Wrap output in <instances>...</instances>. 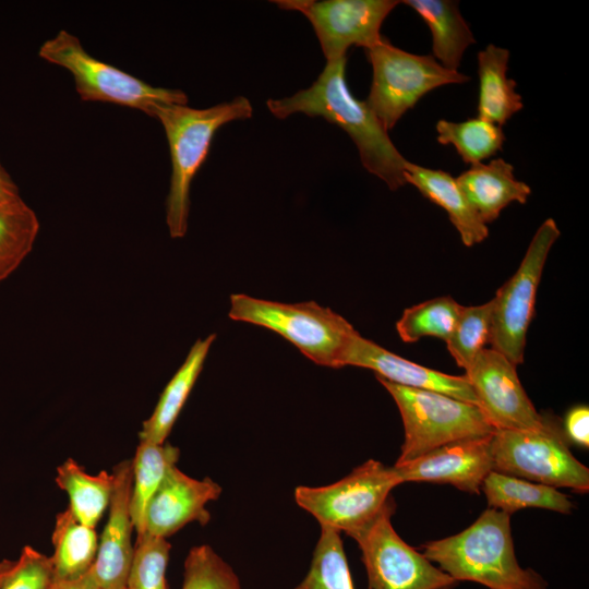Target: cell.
<instances>
[{
	"label": "cell",
	"instance_id": "obj_3",
	"mask_svg": "<svg viewBox=\"0 0 589 589\" xmlns=\"http://www.w3.org/2000/svg\"><path fill=\"white\" fill-rule=\"evenodd\" d=\"M253 107L244 96L209 108L158 103L149 112L166 133L171 176L166 200V221L171 238H182L188 229L191 183L208 156L216 132L226 123L251 118Z\"/></svg>",
	"mask_w": 589,
	"mask_h": 589
},
{
	"label": "cell",
	"instance_id": "obj_18",
	"mask_svg": "<svg viewBox=\"0 0 589 589\" xmlns=\"http://www.w3.org/2000/svg\"><path fill=\"white\" fill-rule=\"evenodd\" d=\"M456 181L480 220H496L501 212L513 202L525 204L531 193L530 187L516 179L514 167L503 158L488 164L472 165Z\"/></svg>",
	"mask_w": 589,
	"mask_h": 589
},
{
	"label": "cell",
	"instance_id": "obj_23",
	"mask_svg": "<svg viewBox=\"0 0 589 589\" xmlns=\"http://www.w3.org/2000/svg\"><path fill=\"white\" fill-rule=\"evenodd\" d=\"M481 489L486 496L489 508L509 516L528 507L544 508L561 514H570L574 507L573 502L555 488L494 470L485 477Z\"/></svg>",
	"mask_w": 589,
	"mask_h": 589
},
{
	"label": "cell",
	"instance_id": "obj_2",
	"mask_svg": "<svg viewBox=\"0 0 589 589\" xmlns=\"http://www.w3.org/2000/svg\"><path fill=\"white\" fill-rule=\"evenodd\" d=\"M423 555L456 581L489 589H546V581L516 558L509 515L485 509L461 532L423 544Z\"/></svg>",
	"mask_w": 589,
	"mask_h": 589
},
{
	"label": "cell",
	"instance_id": "obj_21",
	"mask_svg": "<svg viewBox=\"0 0 589 589\" xmlns=\"http://www.w3.org/2000/svg\"><path fill=\"white\" fill-rule=\"evenodd\" d=\"M509 51L493 44L478 52V118L502 127L524 108L517 83L507 77Z\"/></svg>",
	"mask_w": 589,
	"mask_h": 589
},
{
	"label": "cell",
	"instance_id": "obj_13",
	"mask_svg": "<svg viewBox=\"0 0 589 589\" xmlns=\"http://www.w3.org/2000/svg\"><path fill=\"white\" fill-rule=\"evenodd\" d=\"M478 406L495 430H529L544 422L526 394L516 365L501 352L484 348L465 370Z\"/></svg>",
	"mask_w": 589,
	"mask_h": 589
},
{
	"label": "cell",
	"instance_id": "obj_37",
	"mask_svg": "<svg viewBox=\"0 0 589 589\" xmlns=\"http://www.w3.org/2000/svg\"><path fill=\"white\" fill-rule=\"evenodd\" d=\"M56 585L58 589H99L89 576L88 572L76 579L56 581Z\"/></svg>",
	"mask_w": 589,
	"mask_h": 589
},
{
	"label": "cell",
	"instance_id": "obj_6",
	"mask_svg": "<svg viewBox=\"0 0 589 589\" xmlns=\"http://www.w3.org/2000/svg\"><path fill=\"white\" fill-rule=\"evenodd\" d=\"M372 67V83L365 100L386 131L431 91L447 84H464L470 77L444 68L433 56H421L394 46L386 37L364 49Z\"/></svg>",
	"mask_w": 589,
	"mask_h": 589
},
{
	"label": "cell",
	"instance_id": "obj_20",
	"mask_svg": "<svg viewBox=\"0 0 589 589\" xmlns=\"http://www.w3.org/2000/svg\"><path fill=\"white\" fill-rule=\"evenodd\" d=\"M216 335L197 339L180 369L169 381L151 414L143 422L140 442L165 443L181 409L183 408L207 357Z\"/></svg>",
	"mask_w": 589,
	"mask_h": 589
},
{
	"label": "cell",
	"instance_id": "obj_12",
	"mask_svg": "<svg viewBox=\"0 0 589 589\" xmlns=\"http://www.w3.org/2000/svg\"><path fill=\"white\" fill-rule=\"evenodd\" d=\"M278 8L302 13L311 23L326 62L347 57L351 46L366 49L381 38V26L395 0H277Z\"/></svg>",
	"mask_w": 589,
	"mask_h": 589
},
{
	"label": "cell",
	"instance_id": "obj_24",
	"mask_svg": "<svg viewBox=\"0 0 589 589\" xmlns=\"http://www.w3.org/2000/svg\"><path fill=\"white\" fill-rule=\"evenodd\" d=\"M51 540L56 581L76 579L91 569L98 548L95 528L80 522L69 507L57 514Z\"/></svg>",
	"mask_w": 589,
	"mask_h": 589
},
{
	"label": "cell",
	"instance_id": "obj_10",
	"mask_svg": "<svg viewBox=\"0 0 589 589\" xmlns=\"http://www.w3.org/2000/svg\"><path fill=\"white\" fill-rule=\"evenodd\" d=\"M560 235L555 220L545 219L533 235L516 273L492 299L490 346L515 365L525 360L527 332L534 315L537 290L550 250Z\"/></svg>",
	"mask_w": 589,
	"mask_h": 589
},
{
	"label": "cell",
	"instance_id": "obj_15",
	"mask_svg": "<svg viewBox=\"0 0 589 589\" xmlns=\"http://www.w3.org/2000/svg\"><path fill=\"white\" fill-rule=\"evenodd\" d=\"M113 490L109 504V516L97 554L88 570L99 589H125L133 556L131 533L132 460L119 462L111 472Z\"/></svg>",
	"mask_w": 589,
	"mask_h": 589
},
{
	"label": "cell",
	"instance_id": "obj_27",
	"mask_svg": "<svg viewBox=\"0 0 589 589\" xmlns=\"http://www.w3.org/2000/svg\"><path fill=\"white\" fill-rule=\"evenodd\" d=\"M38 232L37 215L21 196L0 201V284L31 253Z\"/></svg>",
	"mask_w": 589,
	"mask_h": 589
},
{
	"label": "cell",
	"instance_id": "obj_38",
	"mask_svg": "<svg viewBox=\"0 0 589 589\" xmlns=\"http://www.w3.org/2000/svg\"><path fill=\"white\" fill-rule=\"evenodd\" d=\"M15 565V561H11V560H2L0 561V589L7 578V576L9 575V573L12 570V568L14 567Z\"/></svg>",
	"mask_w": 589,
	"mask_h": 589
},
{
	"label": "cell",
	"instance_id": "obj_36",
	"mask_svg": "<svg viewBox=\"0 0 589 589\" xmlns=\"http://www.w3.org/2000/svg\"><path fill=\"white\" fill-rule=\"evenodd\" d=\"M19 196V187L0 161V201Z\"/></svg>",
	"mask_w": 589,
	"mask_h": 589
},
{
	"label": "cell",
	"instance_id": "obj_11",
	"mask_svg": "<svg viewBox=\"0 0 589 589\" xmlns=\"http://www.w3.org/2000/svg\"><path fill=\"white\" fill-rule=\"evenodd\" d=\"M390 497L378 516L352 539L358 543L371 589H452L454 578L408 545L392 525Z\"/></svg>",
	"mask_w": 589,
	"mask_h": 589
},
{
	"label": "cell",
	"instance_id": "obj_31",
	"mask_svg": "<svg viewBox=\"0 0 589 589\" xmlns=\"http://www.w3.org/2000/svg\"><path fill=\"white\" fill-rule=\"evenodd\" d=\"M493 300L480 305L464 306L446 347L456 364L467 370L474 358L490 344Z\"/></svg>",
	"mask_w": 589,
	"mask_h": 589
},
{
	"label": "cell",
	"instance_id": "obj_7",
	"mask_svg": "<svg viewBox=\"0 0 589 589\" xmlns=\"http://www.w3.org/2000/svg\"><path fill=\"white\" fill-rule=\"evenodd\" d=\"M491 450L494 471L555 489L589 490V469L573 456L562 428L548 417L537 429L495 430Z\"/></svg>",
	"mask_w": 589,
	"mask_h": 589
},
{
	"label": "cell",
	"instance_id": "obj_8",
	"mask_svg": "<svg viewBox=\"0 0 589 589\" xmlns=\"http://www.w3.org/2000/svg\"><path fill=\"white\" fill-rule=\"evenodd\" d=\"M38 55L71 73L75 89L84 101L125 106L147 116L158 103L188 105V96L182 91L153 86L96 59L84 49L76 36L67 31H60L47 39Z\"/></svg>",
	"mask_w": 589,
	"mask_h": 589
},
{
	"label": "cell",
	"instance_id": "obj_4",
	"mask_svg": "<svg viewBox=\"0 0 589 589\" xmlns=\"http://www.w3.org/2000/svg\"><path fill=\"white\" fill-rule=\"evenodd\" d=\"M229 317L271 329L314 363L334 369L344 366L347 347L358 333L341 315L314 301L281 303L235 293Z\"/></svg>",
	"mask_w": 589,
	"mask_h": 589
},
{
	"label": "cell",
	"instance_id": "obj_35",
	"mask_svg": "<svg viewBox=\"0 0 589 589\" xmlns=\"http://www.w3.org/2000/svg\"><path fill=\"white\" fill-rule=\"evenodd\" d=\"M564 434L573 443L589 446V409L587 406L572 408L564 420Z\"/></svg>",
	"mask_w": 589,
	"mask_h": 589
},
{
	"label": "cell",
	"instance_id": "obj_5",
	"mask_svg": "<svg viewBox=\"0 0 589 589\" xmlns=\"http://www.w3.org/2000/svg\"><path fill=\"white\" fill-rule=\"evenodd\" d=\"M395 400L405 440L396 462H404L447 444L491 435L495 429L474 404L376 376Z\"/></svg>",
	"mask_w": 589,
	"mask_h": 589
},
{
	"label": "cell",
	"instance_id": "obj_33",
	"mask_svg": "<svg viewBox=\"0 0 589 589\" xmlns=\"http://www.w3.org/2000/svg\"><path fill=\"white\" fill-rule=\"evenodd\" d=\"M181 589H241L233 569L206 544L190 550Z\"/></svg>",
	"mask_w": 589,
	"mask_h": 589
},
{
	"label": "cell",
	"instance_id": "obj_16",
	"mask_svg": "<svg viewBox=\"0 0 589 589\" xmlns=\"http://www.w3.org/2000/svg\"><path fill=\"white\" fill-rule=\"evenodd\" d=\"M220 493V485L211 478L194 479L176 465L170 467L147 505L145 532L167 538L189 522L206 525L211 519L206 505Z\"/></svg>",
	"mask_w": 589,
	"mask_h": 589
},
{
	"label": "cell",
	"instance_id": "obj_32",
	"mask_svg": "<svg viewBox=\"0 0 589 589\" xmlns=\"http://www.w3.org/2000/svg\"><path fill=\"white\" fill-rule=\"evenodd\" d=\"M171 545L147 532L137 536L125 589H167L166 568Z\"/></svg>",
	"mask_w": 589,
	"mask_h": 589
},
{
	"label": "cell",
	"instance_id": "obj_25",
	"mask_svg": "<svg viewBox=\"0 0 589 589\" xmlns=\"http://www.w3.org/2000/svg\"><path fill=\"white\" fill-rule=\"evenodd\" d=\"M56 483L70 500L69 508L75 518L95 528L110 504L113 476L105 470L87 473L74 459H67L57 468Z\"/></svg>",
	"mask_w": 589,
	"mask_h": 589
},
{
	"label": "cell",
	"instance_id": "obj_39",
	"mask_svg": "<svg viewBox=\"0 0 589 589\" xmlns=\"http://www.w3.org/2000/svg\"><path fill=\"white\" fill-rule=\"evenodd\" d=\"M50 589H58V587L56 585V581H55V584L52 585V587Z\"/></svg>",
	"mask_w": 589,
	"mask_h": 589
},
{
	"label": "cell",
	"instance_id": "obj_26",
	"mask_svg": "<svg viewBox=\"0 0 589 589\" xmlns=\"http://www.w3.org/2000/svg\"><path fill=\"white\" fill-rule=\"evenodd\" d=\"M180 450L169 443L140 442L132 460L131 517L141 536L145 532L147 505L168 469L176 465Z\"/></svg>",
	"mask_w": 589,
	"mask_h": 589
},
{
	"label": "cell",
	"instance_id": "obj_28",
	"mask_svg": "<svg viewBox=\"0 0 589 589\" xmlns=\"http://www.w3.org/2000/svg\"><path fill=\"white\" fill-rule=\"evenodd\" d=\"M435 128L437 142L453 145L461 159L471 166L494 156L502 149L505 141L500 125L478 117L462 122L440 120Z\"/></svg>",
	"mask_w": 589,
	"mask_h": 589
},
{
	"label": "cell",
	"instance_id": "obj_1",
	"mask_svg": "<svg viewBox=\"0 0 589 589\" xmlns=\"http://www.w3.org/2000/svg\"><path fill=\"white\" fill-rule=\"evenodd\" d=\"M347 57L326 62L317 80L308 88L281 99H268L266 106L278 119L293 113L321 117L340 127L356 144L362 166L384 181L390 190L406 184L407 159L388 136V131L365 101L351 94L345 77Z\"/></svg>",
	"mask_w": 589,
	"mask_h": 589
},
{
	"label": "cell",
	"instance_id": "obj_14",
	"mask_svg": "<svg viewBox=\"0 0 589 589\" xmlns=\"http://www.w3.org/2000/svg\"><path fill=\"white\" fill-rule=\"evenodd\" d=\"M492 434L454 442L393 467L402 483H448L478 494L483 480L493 471Z\"/></svg>",
	"mask_w": 589,
	"mask_h": 589
},
{
	"label": "cell",
	"instance_id": "obj_22",
	"mask_svg": "<svg viewBox=\"0 0 589 589\" xmlns=\"http://www.w3.org/2000/svg\"><path fill=\"white\" fill-rule=\"evenodd\" d=\"M424 21L432 34L433 57L444 68L457 71L465 50L476 43L461 16L458 2L449 0H405Z\"/></svg>",
	"mask_w": 589,
	"mask_h": 589
},
{
	"label": "cell",
	"instance_id": "obj_34",
	"mask_svg": "<svg viewBox=\"0 0 589 589\" xmlns=\"http://www.w3.org/2000/svg\"><path fill=\"white\" fill-rule=\"evenodd\" d=\"M55 581L51 557L26 545L1 589H50Z\"/></svg>",
	"mask_w": 589,
	"mask_h": 589
},
{
	"label": "cell",
	"instance_id": "obj_30",
	"mask_svg": "<svg viewBox=\"0 0 589 589\" xmlns=\"http://www.w3.org/2000/svg\"><path fill=\"white\" fill-rule=\"evenodd\" d=\"M294 589H354L340 532L321 526L310 569Z\"/></svg>",
	"mask_w": 589,
	"mask_h": 589
},
{
	"label": "cell",
	"instance_id": "obj_17",
	"mask_svg": "<svg viewBox=\"0 0 589 589\" xmlns=\"http://www.w3.org/2000/svg\"><path fill=\"white\" fill-rule=\"evenodd\" d=\"M342 365L369 369L375 376L394 384L438 392L478 406L465 375L446 374L401 358L359 333L350 340Z\"/></svg>",
	"mask_w": 589,
	"mask_h": 589
},
{
	"label": "cell",
	"instance_id": "obj_9",
	"mask_svg": "<svg viewBox=\"0 0 589 589\" xmlns=\"http://www.w3.org/2000/svg\"><path fill=\"white\" fill-rule=\"evenodd\" d=\"M402 483L394 467L370 459L347 477L323 486H298L296 503L320 522L351 538L365 529Z\"/></svg>",
	"mask_w": 589,
	"mask_h": 589
},
{
	"label": "cell",
	"instance_id": "obj_19",
	"mask_svg": "<svg viewBox=\"0 0 589 589\" xmlns=\"http://www.w3.org/2000/svg\"><path fill=\"white\" fill-rule=\"evenodd\" d=\"M404 176L406 183L416 187L425 199L447 213L466 247L480 243L489 236L488 226L480 220L450 173L407 160Z\"/></svg>",
	"mask_w": 589,
	"mask_h": 589
},
{
	"label": "cell",
	"instance_id": "obj_29",
	"mask_svg": "<svg viewBox=\"0 0 589 589\" xmlns=\"http://www.w3.org/2000/svg\"><path fill=\"white\" fill-rule=\"evenodd\" d=\"M461 305L449 296L437 297L404 310L396 329L405 342H416L423 337L446 340L452 335Z\"/></svg>",
	"mask_w": 589,
	"mask_h": 589
}]
</instances>
